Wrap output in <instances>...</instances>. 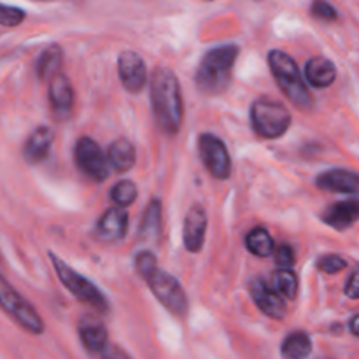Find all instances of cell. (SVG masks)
I'll use <instances>...</instances> for the list:
<instances>
[{
    "mask_svg": "<svg viewBox=\"0 0 359 359\" xmlns=\"http://www.w3.org/2000/svg\"><path fill=\"white\" fill-rule=\"evenodd\" d=\"M151 104L158 126L168 135L181 130L182 93L181 84L170 69H156L151 76Z\"/></svg>",
    "mask_w": 359,
    "mask_h": 359,
    "instance_id": "obj_1",
    "label": "cell"
},
{
    "mask_svg": "<svg viewBox=\"0 0 359 359\" xmlns=\"http://www.w3.org/2000/svg\"><path fill=\"white\" fill-rule=\"evenodd\" d=\"M238 56L237 44H224L207 53L196 70V86L203 95H219L231 81Z\"/></svg>",
    "mask_w": 359,
    "mask_h": 359,
    "instance_id": "obj_2",
    "label": "cell"
},
{
    "mask_svg": "<svg viewBox=\"0 0 359 359\" xmlns=\"http://www.w3.org/2000/svg\"><path fill=\"white\" fill-rule=\"evenodd\" d=\"M269 65L280 91L290 98L291 104L302 111H311L314 107V100L293 56L280 49H273L269 55Z\"/></svg>",
    "mask_w": 359,
    "mask_h": 359,
    "instance_id": "obj_3",
    "label": "cell"
},
{
    "mask_svg": "<svg viewBox=\"0 0 359 359\" xmlns=\"http://www.w3.org/2000/svg\"><path fill=\"white\" fill-rule=\"evenodd\" d=\"M251 123L255 132L263 139H279L290 128L291 114L280 102L259 97L251 105Z\"/></svg>",
    "mask_w": 359,
    "mask_h": 359,
    "instance_id": "obj_4",
    "label": "cell"
},
{
    "mask_svg": "<svg viewBox=\"0 0 359 359\" xmlns=\"http://www.w3.org/2000/svg\"><path fill=\"white\" fill-rule=\"evenodd\" d=\"M49 259L55 265L56 273H58L60 280H62L63 286L74 294V298H77L83 304H88L90 307H93L98 312H107L109 311V302L104 297L100 290L95 286L93 283L86 279L84 276L77 273L72 266L67 265L63 259H60L55 252L49 251Z\"/></svg>",
    "mask_w": 359,
    "mask_h": 359,
    "instance_id": "obj_5",
    "label": "cell"
},
{
    "mask_svg": "<svg viewBox=\"0 0 359 359\" xmlns=\"http://www.w3.org/2000/svg\"><path fill=\"white\" fill-rule=\"evenodd\" d=\"M0 307L27 332L34 335L44 333V321L37 311L2 276H0Z\"/></svg>",
    "mask_w": 359,
    "mask_h": 359,
    "instance_id": "obj_6",
    "label": "cell"
},
{
    "mask_svg": "<svg viewBox=\"0 0 359 359\" xmlns=\"http://www.w3.org/2000/svg\"><path fill=\"white\" fill-rule=\"evenodd\" d=\"M147 286L161 305L168 309L172 314L184 316L188 312V297L182 290L181 283L168 272L158 269L146 279Z\"/></svg>",
    "mask_w": 359,
    "mask_h": 359,
    "instance_id": "obj_7",
    "label": "cell"
},
{
    "mask_svg": "<svg viewBox=\"0 0 359 359\" xmlns=\"http://www.w3.org/2000/svg\"><path fill=\"white\" fill-rule=\"evenodd\" d=\"M74 160H76L77 168L86 177L97 182H104L109 177L107 158L97 140H93L91 137H81L77 140L76 147H74Z\"/></svg>",
    "mask_w": 359,
    "mask_h": 359,
    "instance_id": "obj_8",
    "label": "cell"
},
{
    "mask_svg": "<svg viewBox=\"0 0 359 359\" xmlns=\"http://www.w3.org/2000/svg\"><path fill=\"white\" fill-rule=\"evenodd\" d=\"M200 158L210 175L216 179H228L231 175V158L223 140L214 133H202L198 140Z\"/></svg>",
    "mask_w": 359,
    "mask_h": 359,
    "instance_id": "obj_9",
    "label": "cell"
},
{
    "mask_svg": "<svg viewBox=\"0 0 359 359\" xmlns=\"http://www.w3.org/2000/svg\"><path fill=\"white\" fill-rule=\"evenodd\" d=\"M119 81L130 93H139L147 83L146 63L135 51H125L118 58Z\"/></svg>",
    "mask_w": 359,
    "mask_h": 359,
    "instance_id": "obj_10",
    "label": "cell"
},
{
    "mask_svg": "<svg viewBox=\"0 0 359 359\" xmlns=\"http://www.w3.org/2000/svg\"><path fill=\"white\" fill-rule=\"evenodd\" d=\"M251 297L255 304L258 305L259 311L272 319H284L286 318V300L279 297L272 286L265 283L263 279H255L251 283Z\"/></svg>",
    "mask_w": 359,
    "mask_h": 359,
    "instance_id": "obj_11",
    "label": "cell"
},
{
    "mask_svg": "<svg viewBox=\"0 0 359 359\" xmlns=\"http://www.w3.org/2000/svg\"><path fill=\"white\" fill-rule=\"evenodd\" d=\"M205 233L207 210L202 205H193L184 219V230H182L184 248L189 252H200L203 248V242H205Z\"/></svg>",
    "mask_w": 359,
    "mask_h": 359,
    "instance_id": "obj_12",
    "label": "cell"
},
{
    "mask_svg": "<svg viewBox=\"0 0 359 359\" xmlns=\"http://www.w3.org/2000/svg\"><path fill=\"white\" fill-rule=\"evenodd\" d=\"M318 188L326 191L346 193V195H358L359 177L356 172L346 170V168H332L328 172H323L316 179Z\"/></svg>",
    "mask_w": 359,
    "mask_h": 359,
    "instance_id": "obj_13",
    "label": "cell"
},
{
    "mask_svg": "<svg viewBox=\"0 0 359 359\" xmlns=\"http://www.w3.org/2000/svg\"><path fill=\"white\" fill-rule=\"evenodd\" d=\"M49 105L58 118H65L72 111L74 88L65 74L60 72L49 81Z\"/></svg>",
    "mask_w": 359,
    "mask_h": 359,
    "instance_id": "obj_14",
    "label": "cell"
},
{
    "mask_svg": "<svg viewBox=\"0 0 359 359\" xmlns=\"http://www.w3.org/2000/svg\"><path fill=\"white\" fill-rule=\"evenodd\" d=\"M128 230V214L123 209H109L97 224V237L105 242L123 241Z\"/></svg>",
    "mask_w": 359,
    "mask_h": 359,
    "instance_id": "obj_15",
    "label": "cell"
},
{
    "mask_svg": "<svg viewBox=\"0 0 359 359\" xmlns=\"http://www.w3.org/2000/svg\"><path fill=\"white\" fill-rule=\"evenodd\" d=\"M53 139H55V135H53L51 128H48V126H37L30 133L27 142H25V160L28 163H41V161H44L49 156V153H51Z\"/></svg>",
    "mask_w": 359,
    "mask_h": 359,
    "instance_id": "obj_16",
    "label": "cell"
},
{
    "mask_svg": "<svg viewBox=\"0 0 359 359\" xmlns=\"http://www.w3.org/2000/svg\"><path fill=\"white\" fill-rule=\"evenodd\" d=\"M359 217L358 200H344L330 205L323 214V221L335 230H347Z\"/></svg>",
    "mask_w": 359,
    "mask_h": 359,
    "instance_id": "obj_17",
    "label": "cell"
},
{
    "mask_svg": "<svg viewBox=\"0 0 359 359\" xmlns=\"http://www.w3.org/2000/svg\"><path fill=\"white\" fill-rule=\"evenodd\" d=\"M304 76L305 84L314 88H328L337 79V69L332 60L325 56H314L305 63Z\"/></svg>",
    "mask_w": 359,
    "mask_h": 359,
    "instance_id": "obj_18",
    "label": "cell"
},
{
    "mask_svg": "<svg viewBox=\"0 0 359 359\" xmlns=\"http://www.w3.org/2000/svg\"><path fill=\"white\" fill-rule=\"evenodd\" d=\"M79 339L83 346L86 347L90 353L102 354L109 346V335L105 326L100 321L95 319H84L79 323Z\"/></svg>",
    "mask_w": 359,
    "mask_h": 359,
    "instance_id": "obj_19",
    "label": "cell"
},
{
    "mask_svg": "<svg viewBox=\"0 0 359 359\" xmlns=\"http://www.w3.org/2000/svg\"><path fill=\"white\" fill-rule=\"evenodd\" d=\"M105 158H107L109 167H112L114 170L128 172L135 165V147H133V144L130 140L119 139L109 146L107 156Z\"/></svg>",
    "mask_w": 359,
    "mask_h": 359,
    "instance_id": "obj_20",
    "label": "cell"
},
{
    "mask_svg": "<svg viewBox=\"0 0 359 359\" xmlns=\"http://www.w3.org/2000/svg\"><path fill=\"white\" fill-rule=\"evenodd\" d=\"M63 63V51L58 44H51L41 53L37 63H35V72H37L39 79L51 81L53 77L58 76L60 69Z\"/></svg>",
    "mask_w": 359,
    "mask_h": 359,
    "instance_id": "obj_21",
    "label": "cell"
},
{
    "mask_svg": "<svg viewBox=\"0 0 359 359\" xmlns=\"http://www.w3.org/2000/svg\"><path fill=\"white\" fill-rule=\"evenodd\" d=\"M284 359H307L312 354V340L305 332H293L280 347Z\"/></svg>",
    "mask_w": 359,
    "mask_h": 359,
    "instance_id": "obj_22",
    "label": "cell"
},
{
    "mask_svg": "<svg viewBox=\"0 0 359 359\" xmlns=\"http://www.w3.org/2000/svg\"><path fill=\"white\" fill-rule=\"evenodd\" d=\"M245 248H248L249 252H252L255 256L266 258V256L273 255L276 245H273L272 235H270L265 228L258 226L245 235Z\"/></svg>",
    "mask_w": 359,
    "mask_h": 359,
    "instance_id": "obj_23",
    "label": "cell"
},
{
    "mask_svg": "<svg viewBox=\"0 0 359 359\" xmlns=\"http://www.w3.org/2000/svg\"><path fill=\"white\" fill-rule=\"evenodd\" d=\"M161 231V203L160 200L154 198L153 202L147 205L146 212H144L142 223H140V238L142 241H149V238H156Z\"/></svg>",
    "mask_w": 359,
    "mask_h": 359,
    "instance_id": "obj_24",
    "label": "cell"
},
{
    "mask_svg": "<svg viewBox=\"0 0 359 359\" xmlns=\"http://www.w3.org/2000/svg\"><path fill=\"white\" fill-rule=\"evenodd\" d=\"M272 290L279 294L283 300L290 298H297L298 293V279L291 270H277L272 276Z\"/></svg>",
    "mask_w": 359,
    "mask_h": 359,
    "instance_id": "obj_25",
    "label": "cell"
},
{
    "mask_svg": "<svg viewBox=\"0 0 359 359\" xmlns=\"http://www.w3.org/2000/svg\"><path fill=\"white\" fill-rule=\"evenodd\" d=\"M112 202L118 205V209L128 207L135 202L137 198V186L132 181H119L118 184L112 186L111 189Z\"/></svg>",
    "mask_w": 359,
    "mask_h": 359,
    "instance_id": "obj_26",
    "label": "cell"
},
{
    "mask_svg": "<svg viewBox=\"0 0 359 359\" xmlns=\"http://www.w3.org/2000/svg\"><path fill=\"white\" fill-rule=\"evenodd\" d=\"M135 266H137V272H139L140 276L144 277V279H147L151 273L156 272V270H158L156 256H154L153 252H149V251L139 252V255H137V258H135Z\"/></svg>",
    "mask_w": 359,
    "mask_h": 359,
    "instance_id": "obj_27",
    "label": "cell"
},
{
    "mask_svg": "<svg viewBox=\"0 0 359 359\" xmlns=\"http://www.w3.org/2000/svg\"><path fill=\"white\" fill-rule=\"evenodd\" d=\"M25 20V11L18 7L0 4V25L4 27H18Z\"/></svg>",
    "mask_w": 359,
    "mask_h": 359,
    "instance_id": "obj_28",
    "label": "cell"
},
{
    "mask_svg": "<svg viewBox=\"0 0 359 359\" xmlns=\"http://www.w3.org/2000/svg\"><path fill=\"white\" fill-rule=\"evenodd\" d=\"M347 266V262L339 255H326L319 258L318 269L325 273H339Z\"/></svg>",
    "mask_w": 359,
    "mask_h": 359,
    "instance_id": "obj_29",
    "label": "cell"
},
{
    "mask_svg": "<svg viewBox=\"0 0 359 359\" xmlns=\"http://www.w3.org/2000/svg\"><path fill=\"white\" fill-rule=\"evenodd\" d=\"M273 255H276V263L279 266V270H291L294 265V251L291 245L283 244L277 249H273Z\"/></svg>",
    "mask_w": 359,
    "mask_h": 359,
    "instance_id": "obj_30",
    "label": "cell"
},
{
    "mask_svg": "<svg viewBox=\"0 0 359 359\" xmlns=\"http://www.w3.org/2000/svg\"><path fill=\"white\" fill-rule=\"evenodd\" d=\"M311 11L316 18H319L323 21H335L339 18V13H337L335 7L328 2H314Z\"/></svg>",
    "mask_w": 359,
    "mask_h": 359,
    "instance_id": "obj_31",
    "label": "cell"
},
{
    "mask_svg": "<svg viewBox=\"0 0 359 359\" xmlns=\"http://www.w3.org/2000/svg\"><path fill=\"white\" fill-rule=\"evenodd\" d=\"M344 291H346V294L351 298V300H358V297H359L358 270H353V273H351V276H349V280H347V284H346V287H344Z\"/></svg>",
    "mask_w": 359,
    "mask_h": 359,
    "instance_id": "obj_32",
    "label": "cell"
},
{
    "mask_svg": "<svg viewBox=\"0 0 359 359\" xmlns=\"http://www.w3.org/2000/svg\"><path fill=\"white\" fill-rule=\"evenodd\" d=\"M102 359H132L118 346H107V349L102 353Z\"/></svg>",
    "mask_w": 359,
    "mask_h": 359,
    "instance_id": "obj_33",
    "label": "cell"
},
{
    "mask_svg": "<svg viewBox=\"0 0 359 359\" xmlns=\"http://www.w3.org/2000/svg\"><path fill=\"white\" fill-rule=\"evenodd\" d=\"M358 321L359 318L358 316H353V319H351V333H353L354 337L359 335V330H358Z\"/></svg>",
    "mask_w": 359,
    "mask_h": 359,
    "instance_id": "obj_34",
    "label": "cell"
}]
</instances>
